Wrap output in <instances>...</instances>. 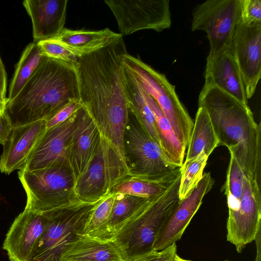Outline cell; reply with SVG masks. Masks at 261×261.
<instances>
[{
    "label": "cell",
    "mask_w": 261,
    "mask_h": 261,
    "mask_svg": "<svg viewBox=\"0 0 261 261\" xmlns=\"http://www.w3.org/2000/svg\"><path fill=\"white\" fill-rule=\"evenodd\" d=\"M122 38L78 57L76 67L80 101L100 133L125 161L123 138L129 119L123 84Z\"/></svg>",
    "instance_id": "cell-1"
},
{
    "label": "cell",
    "mask_w": 261,
    "mask_h": 261,
    "mask_svg": "<svg viewBox=\"0 0 261 261\" xmlns=\"http://www.w3.org/2000/svg\"><path fill=\"white\" fill-rule=\"evenodd\" d=\"M198 107L212 123L219 145L226 146L245 176L261 183V124L248 106L216 87L203 86Z\"/></svg>",
    "instance_id": "cell-2"
},
{
    "label": "cell",
    "mask_w": 261,
    "mask_h": 261,
    "mask_svg": "<svg viewBox=\"0 0 261 261\" xmlns=\"http://www.w3.org/2000/svg\"><path fill=\"white\" fill-rule=\"evenodd\" d=\"M80 100L76 67L44 56L4 113L13 127L47 120L71 102Z\"/></svg>",
    "instance_id": "cell-3"
},
{
    "label": "cell",
    "mask_w": 261,
    "mask_h": 261,
    "mask_svg": "<svg viewBox=\"0 0 261 261\" xmlns=\"http://www.w3.org/2000/svg\"><path fill=\"white\" fill-rule=\"evenodd\" d=\"M180 174L165 191L148 198L110 237L123 261H133L153 251L158 232L180 201Z\"/></svg>",
    "instance_id": "cell-4"
},
{
    "label": "cell",
    "mask_w": 261,
    "mask_h": 261,
    "mask_svg": "<svg viewBox=\"0 0 261 261\" xmlns=\"http://www.w3.org/2000/svg\"><path fill=\"white\" fill-rule=\"evenodd\" d=\"M18 175L27 195L25 209L42 213L80 201L74 190L76 179L67 160L38 170H20Z\"/></svg>",
    "instance_id": "cell-5"
},
{
    "label": "cell",
    "mask_w": 261,
    "mask_h": 261,
    "mask_svg": "<svg viewBox=\"0 0 261 261\" xmlns=\"http://www.w3.org/2000/svg\"><path fill=\"white\" fill-rule=\"evenodd\" d=\"M101 200L78 201L42 212L46 218L45 227L34 247L31 261H60L69 245L84 234L86 223Z\"/></svg>",
    "instance_id": "cell-6"
},
{
    "label": "cell",
    "mask_w": 261,
    "mask_h": 261,
    "mask_svg": "<svg viewBox=\"0 0 261 261\" xmlns=\"http://www.w3.org/2000/svg\"><path fill=\"white\" fill-rule=\"evenodd\" d=\"M123 64L137 83L156 102L178 141L187 148L194 122L165 75L128 53Z\"/></svg>",
    "instance_id": "cell-7"
},
{
    "label": "cell",
    "mask_w": 261,
    "mask_h": 261,
    "mask_svg": "<svg viewBox=\"0 0 261 261\" xmlns=\"http://www.w3.org/2000/svg\"><path fill=\"white\" fill-rule=\"evenodd\" d=\"M123 148L128 177L152 181H172L180 174L182 167L168 161L159 145L135 118V122L128 119Z\"/></svg>",
    "instance_id": "cell-8"
},
{
    "label": "cell",
    "mask_w": 261,
    "mask_h": 261,
    "mask_svg": "<svg viewBox=\"0 0 261 261\" xmlns=\"http://www.w3.org/2000/svg\"><path fill=\"white\" fill-rule=\"evenodd\" d=\"M128 176L125 161L110 142L101 135L97 151L91 163L75 181L76 196L83 202L99 201L108 195L113 187Z\"/></svg>",
    "instance_id": "cell-9"
},
{
    "label": "cell",
    "mask_w": 261,
    "mask_h": 261,
    "mask_svg": "<svg viewBox=\"0 0 261 261\" xmlns=\"http://www.w3.org/2000/svg\"><path fill=\"white\" fill-rule=\"evenodd\" d=\"M241 18V0H208L193 9L191 30L206 33L212 56L230 47Z\"/></svg>",
    "instance_id": "cell-10"
},
{
    "label": "cell",
    "mask_w": 261,
    "mask_h": 261,
    "mask_svg": "<svg viewBox=\"0 0 261 261\" xmlns=\"http://www.w3.org/2000/svg\"><path fill=\"white\" fill-rule=\"evenodd\" d=\"M120 34L128 35L142 30L160 32L170 27L168 0H107Z\"/></svg>",
    "instance_id": "cell-11"
},
{
    "label": "cell",
    "mask_w": 261,
    "mask_h": 261,
    "mask_svg": "<svg viewBox=\"0 0 261 261\" xmlns=\"http://www.w3.org/2000/svg\"><path fill=\"white\" fill-rule=\"evenodd\" d=\"M261 227V185L245 176L239 208L228 213L226 223L228 242L241 253L254 240Z\"/></svg>",
    "instance_id": "cell-12"
},
{
    "label": "cell",
    "mask_w": 261,
    "mask_h": 261,
    "mask_svg": "<svg viewBox=\"0 0 261 261\" xmlns=\"http://www.w3.org/2000/svg\"><path fill=\"white\" fill-rule=\"evenodd\" d=\"M240 69L246 96L254 94L261 75V23H250L241 18L237 23L231 46Z\"/></svg>",
    "instance_id": "cell-13"
},
{
    "label": "cell",
    "mask_w": 261,
    "mask_h": 261,
    "mask_svg": "<svg viewBox=\"0 0 261 261\" xmlns=\"http://www.w3.org/2000/svg\"><path fill=\"white\" fill-rule=\"evenodd\" d=\"M214 180L210 172L205 173L198 184L180 201L174 212L158 232L153 250L160 251L179 241L204 196L212 189Z\"/></svg>",
    "instance_id": "cell-14"
},
{
    "label": "cell",
    "mask_w": 261,
    "mask_h": 261,
    "mask_svg": "<svg viewBox=\"0 0 261 261\" xmlns=\"http://www.w3.org/2000/svg\"><path fill=\"white\" fill-rule=\"evenodd\" d=\"M77 111L64 122L46 129L20 170L33 171L45 168L57 161L69 162Z\"/></svg>",
    "instance_id": "cell-15"
},
{
    "label": "cell",
    "mask_w": 261,
    "mask_h": 261,
    "mask_svg": "<svg viewBox=\"0 0 261 261\" xmlns=\"http://www.w3.org/2000/svg\"><path fill=\"white\" fill-rule=\"evenodd\" d=\"M46 222L44 213L25 208L15 218L3 245L10 261H31L33 249L44 230Z\"/></svg>",
    "instance_id": "cell-16"
},
{
    "label": "cell",
    "mask_w": 261,
    "mask_h": 261,
    "mask_svg": "<svg viewBox=\"0 0 261 261\" xmlns=\"http://www.w3.org/2000/svg\"><path fill=\"white\" fill-rule=\"evenodd\" d=\"M46 120L13 127L3 145L0 171L10 174L20 170L26 163L46 129Z\"/></svg>",
    "instance_id": "cell-17"
},
{
    "label": "cell",
    "mask_w": 261,
    "mask_h": 261,
    "mask_svg": "<svg viewBox=\"0 0 261 261\" xmlns=\"http://www.w3.org/2000/svg\"><path fill=\"white\" fill-rule=\"evenodd\" d=\"M204 86L216 87L240 102L248 105L245 86L231 47L208 55Z\"/></svg>",
    "instance_id": "cell-18"
},
{
    "label": "cell",
    "mask_w": 261,
    "mask_h": 261,
    "mask_svg": "<svg viewBox=\"0 0 261 261\" xmlns=\"http://www.w3.org/2000/svg\"><path fill=\"white\" fill-rule=\"evenodd\" d=\"M100 133L86 109L77 111V118L68 161L76 180L87 170L99 145Z\"/></svg>",
    "instance_id": "cell-19"
},
{
    "label": "cell",
    "mask_w": 261,
    "mask_h": 261,
    "mask_svg": "<svg viewBox=\"0 0 261 261\" xmlns=\"http://www.w3.org/2000/svg\"><path fill=\"white\" fill-rule=\"evenodd\" d=\"M67 0H25L32 23L34 42L54 39L64 29Z\"/></svg>",
    "instance_id": "cell-20"
},
{
    "label": "cell",
    "mask_w": 261,
    "mask_h": 261,
    "mask_svg": "<svg viewBox=\"0 0 261 261\" xmlns=\"http://www.w3.org/2000/svg\"><path fill=\"white\" fill-rule=\"evenodd\" d=\"M60 261H123L114 243L83 234L70 243Z\"/></svg>",
    "instance_id": "cell-21"
},
{
    "label": "cell",
    "mask_w": 261,
    "mask_h": 261,
    "mask_svg": "<svg viewBox=\"0 0 261 261\" xmlns=\"http://www.w3.org/2000/svg\"><path fill=\"white\" fill-rule=\"evenodd\" d=\"M122 35L108 28L99 31L71 30L64 28L55 39L77 57L88 54L120 39Z\"/></svg>",
    "instance_id": "cell-22"
},
{
    "label": "cell",
    "mask_w": 261,
    "mask_h": 261,
    "mask_svg": "<svg viewBox=\"0 0 261 261\" xmlns=\"http://www.w3.org/2000/svg\"><path fill=\"white\" fill-rule=\"evenodd\" d=\"M141 89L142 95L153 114L160 146L164 155L170 163L181 167L186 148L176 138L170 122L155 100L143 88L141 87Z\"/></svg>",
    "instance_id": "cell-23"
},
{
    "label": "cell",
    "mask_w": 261,
    "mask_h": 261,
    "mask_svg": "<svg viewBox=\"0 0 261 261\" xmlns=\"http://www.w3.org/2000/svg\"><path fill=\"white\" fill-rule=\"evenodd\" d=\"M123 84L129 112L148 136L160 146L153 114L142 95L140 86L123 64Z\"/></svg>",
    "instance_id": "cell-24"
},
{
    "label": "cell",
    "mask_w": 261,
    "mask_h": 261,
    "mask_svg": "<svg viewBox=\"0 0 261 261\" xmlns=\"http://www.w3.org/2000/svg\"><path fill=\"white\" fill-rule=\"evenodd\" d=\"M218 146V140L207 113L203 108L198 107L185 162L195 159L202 152L209 156Z\"/></svg>",
    "instance_id": "cell-25"
},
{
    "label": "cell",
    "mask_w": 261,
    "mask_h": 261,
    "mask_svg": "<svg viewBox=\"0 0 261 261\" xmlns=\"http://www.w3.org/2000/svg\"><path fill=\"white\" fill-rule=\"evenodd\" d=\"M114 195L113 206L107 223L97 231L87 235L101 240H109L111 235L149 198L123 194Z\"/></svg>",
    "instance_id": "cell-26"
},
{
    "label": "cell",
    "mask_w": 261,
    "mask_h": 261,
    "mask_svg": "<svg viewBox=\"0 0 261 261\" xmlns=\"http://www.w3.org/2000/svg\"><path fill=\"white\" fill-rule=\"evenodd\" d=\"M44 56L37 42L29 43L23 51L11 80L7 101L13 100L31 78Z\"/></svg>",
    "instance_id": "cell-27"
},
{
    "label": "cell",
    "mask_w": 261,
    "mask_h": 261,
    "mask_svg": "<svg viewBox=\"0 0 261 261\" xmlns=\"http://www.w3.org/2000/svg\"><path fill=\"white\" fill-rule=\"evenodd\" d=\"M173 180L152 181L127 177L113 187L110 193L149 198L163 192Z\"/></svg>",
    "instance_id": "cell-28"
},
{
    "label": "cell",
    "mask_w": 261,
    "mask_h": 261,
    "mask_svg": "<svg viewBox=\"0 0 261 261\" xmlns=\"http://www.w3.org/2000/svg\"><path fill=\"white\" fill-rule=\"evenodd\" d=\"M245 175L237 160L230 154V158L224 186L227 197L228 213L236 211L239 208L241 198Z\"/></svg>",
    "instance_id": "cell-29"
},
{
    "label": "cell",
    "mask_w": 261,
    "mask_h": 261,
    "mask_svg": "<svg viewBox=\"0 0 261 261\" xmlns=\"http://www.w3.org/2000/svg\"><path fill=\"white\" fill-rule=\"evenodd\" d=\"M208 158V156L202 152L195 159L184 162L181 170L178 190L180 200H182L201 180Z\"/></svg>",
    "instance_id": "cell-30"
},
{
    "label": "cell",
    "mask_w": 261,
    "mask_h": 261,
    "mask_svg": "<svg viewBox=\"0 0 261 261\" xmlns=\"http://www.w3.org/2000/svg\"><path fill=\"white\" fill-rule=\"evenodd\" d=\"M115 195L109 193L102 198L93 210L84 228L85 234H90L102 228L110 216Z\"/></svg>",
    "instance_id": "cell-31"
},
{
    "label": "cell",
    "mask_w": 261,
    "mask_h": 261,
    "mask_svg": "<svg viewBox=\"0 0 261 261\" xmlns=\"http://www.w3.org/2000/svg\"><path fill=\"white\" fill-rule=\"evenodd\" d=\"M37 43L44 56L65 62L76 67L78 57L57 40L51 39Z\"/></svg>",
    "instance_id": "cell-32"
},
{
    "label": "cell",
    "mask_w": 261,
    "mask_h": 261,
    "mask_svg": "<svg viewBox=\"0 0 261 261\" xmlns=\"http://www.w3.org/2000/svg\"><path fill=\"white\" fill-rule=\"evenodd\" d=\"M241 19L247 23H261V0H241Z\"/></svg>",
    "instance_id": "cell-33"
},
{
    "label": "cell",
    "mask_w": 261,
    "mask_h": 261,
    "mask_svg": "<svg viewBox=\"0 0 261 261\" xmlns=\"http://www.w3.org/2000/svg\"><path fill=\"white\" fill-rule=\"evenodd\" d=\"M82 107L80 100H74L55 114L50 119L46 120V129L60 124L69 119Z\"/></svg>",
    "instance_id": "cell-34"
},
{
    "label": "cell",
    "mask_w": 261,
    "mask_h": 261,
    "mask_svg": "<svg viewBox=\"0 0 261 261\" xmlns=\"http://www.w3.org/2000/svg\"><path fill=\"white\" fill-rule=\"evenodd\" d=\"M12 128L11 124L5 113H0V144L6 141Z\"/></svg>",
    "instance_id": "cell-35"
},
{
    "label": "cell",
    "mask_w": 261,
    "mask_h": 261,
    "mask_svg": "<svg viewBox=\"0 0 261 261\" xmlns=\"http://www.w3.org/2000/svg\"><path fill=\"white\" fill-rule=\"evenodd\" d=\"M177 254V246L173 243L159 251L156 261H173Z\"/></svg>",
    "instance_id": "cell-36"
},
{
    "label": "cell",
    "mask_w": 261,
    "mask_h": 261,
    "mask_svg": "<svg viewBox=\"0 0 261 261\" xmlns=\"http://www.w3.org/2000/svg\"><path fill=\"white\" fill-rule=\"evenodd\" d=\"M7 75L4 65L0 56V98L7 102Z\"/></svg>",
    "instance_id": "cell-37"
},
{
    "label": "cell",
    "mask_w": 261,
    "mask_h": 261,
    "mask_svg": "<svg viewBox=\"0 0 261 261\" xmlns=\"http://www.w3.org/2000/svg\"><path fill=\"white\" fill-rule=\"evenodd\" d=\"M254 240L256 246V254L254 261H261V227L258 229Z\"/></svg>",
    "instance_id": "cell-38"
},
{
    "label": "cell",
    "mask_w": 261,
    "mask_h": 261,
    "mask_svg": "<svg viewBox=\"0 0 261 261\" xmlns=\"http://www.w3.org/2000/svg\"><path fill=\"white\" fill-rule=\"evenodd\" d=\"M159 255V251H152L133 261H156Z\"/></svg>",
    "instance_id": "cell-39"
},
{
    "label": "cell",
    "mask_w": 261,
    "mask_h": 261,
    "mask_svg": "<svg viewBox=\"0 0 261 261\" xmlns=\"http://www.w3.org/2000/svg\"><path fill=\"white\" fill-rule=\"evenodd\" d=\"M6 103L0 98V113H4Z\"/></svg>",
    "instance_id": "cell-40"
},
{
    "label": "cell",
    "mask_w": 261,
    "mask_h": 261,
    "mask_svg": "<svg viewBox=\"0 0 261 261\" xmlns=\"http://www.w3.org/2000/svg\"><path fill=\"white\" fill-rule=\"evenodd\" d=\"M173 261H192L190 260H188L186 259H184L180 256H179L177 254L176 255Z\"/></svg>",
    "instance_id": "cell-41"
},
{
    "label": "cell",
    "mask_w": 261,
    "mask_h": 261,
    "mask_svg": "<svg viewBox=\"0 0 261 261\" xmlns=\"http://www.w3.org/2000/svg\"><path fill=\"white\" fill-rule=\"evenodd\" d=\"M223 261H231V260H228V259H225V260H223Z\"/></svg>",
    "instance_id": "cell-42"
}]
</instances>
